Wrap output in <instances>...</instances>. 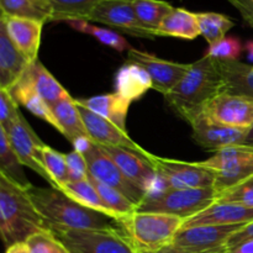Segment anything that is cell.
I'll list each match as a JSON object with an SVG mask.
<instances>
[{"label":"cell","mask_w":253,"mask_h":253,"mask_svg":"<svg viewBox=\"0 0 253 253\" xmlns=\"http://www.w3.org/2000/svg\"><path fill=\"white\" fill-rule=\"evenodd\" d=\"M27 193L49 229L109 230L119 226L115 220L83 207L57 188L32 187Z\"/></svg>","instance_id":"cell-1"},{"label":"cell","mask_w":253,"mask_h":253,"mask_svg":"<svg viewBox=\"0 0 253 253\" xmlns=\"http://www.w3.org/2000/svg\"><path fill=\"white\" fill-rule=\"evenodd\" d=\"M222 91L224 83L216 61L205 54L199 61L190 63L187 74L165 98L170 108L189 124Z\"/></svg>","instance_id":"cell-2"},{"label":"cell","mask_w":253,"mask_h":253,"mask_svg":"<svg viewBox=\"0 0 253 253\" xmlns=\"http://www.w3.org/2000/svg\"><path fill=\"white\" fill-rule=\"evenodd\" d=\"M46 227L27 190L0 174V234L5 246L26 241L30 235Z\"/></svg>","instance_id":"cell-3"},{"label":"cell","mask_w":253,"mask_h":253,"mask_svg":"<svg viewBox=\"0 0 253 253\" xmlns=\"http://www.w3.org/2000/svg\"><path fill=\"white\" fill-rule=\"evenodd\" d=\"M185 219L162 212L135 211L118 222L126 242L136 253H156L172 246Z\"/></svg>","instance_id":"cell-4"},{"label":"cell","mask_w":253,"mask_h":253,"mask_svg":"<svg viewBox=\"0 0 253 253\" xmlns=\"http://www.w3.org/2000/svg\"><path fill=\"white\" fill-rule=\"evenodd\" d=\"M215 188L200 189H170L165 188L148 194L136 211L162 212L188 220L216 202Z\"/></svg>","instance_id":"cell-5"},{"label":"cell","mask_w":253,"mask_h":253,"mask_svg":"<svg viewBox=\"0 0 253 253\" xmlns=\"http://www.w3.org/2000/svg\"><path fill=\"white\" fill-rule=\"evenodd\" d=\"M200 163L214 172V188L220 194L252 177L253 147L247 145L229 146Z\"/></svg>","instance_id":"cell-6"},{"label":"cell","mask_w":253,"mask_h":253,"mask_svg":"<svg viewBox=\"0 0 253 253\" xmlns=\"http://www.w3.org/2000/svg\"><path fill=\"white\" fill-rule=\"evenodd\" d=\"M148 162L155 168L163 189H200L215 184L214 172L200 162H183L155 155H151Z\"/></svg>","instance_id":"cell-7"},{"label":"cell","mask_w":253,"mask_h":253,"mask_svg":"<svg viewBox=\"0 0 253 253\" xmlns=\"http://www.w3.org/2000/svg\"><path fill=\"white\" fill-rule=\"evenodd\" d=\"M52 230L71 253H136L119 226L109 230Z\"/></svg>","instance_id":"cell-8"},{"label":"cell","mask_w":253,"mask_h":253,"mask_svg":"<svg viewBox=\"0 0 253 253\" xmlns=\"http://www.w3.org/2000/svg\"><path fill=\"white\" fill-rule=\"evenodd\" d=\"M79 151H82L84 157H85L89 174L95 178L96 180L119 190L136 205H140L147 197L145 192L136 187L121 172L120 168L115 165V162L111 158H109L95 142L90 141V142L85 143L83 147L79 148Z\"/></svg>","instance_id":"cell-9"},{"label":"cell","mask_w":253,"mask_h":253,"mask_svg":"<svg viewBox=\"0 0 253 253\" xmlns=\"http://www.w3.org/2000/svg\"><path fill=\"white\" fill-rule=\"evenodd\" d=\"M0 127H2V126H0ZM2 128L6 132L7 140H9L14 152L19 157L20 162L25 167H29L30 169L40 174V177H42L48 183L49 187L57 188L54 180L47 173L46 168L43 167L41 160H40V150L43 147L44 143L36 135V132L32 130L29 123L25 120L24 115L20 114V116L14 123Z\"/></svg>","instance_id":"cell-10"},{"label":"cell","mask_w":253,"mask_h":253,"mask_svg":"<svg viewBox=\"0 0 253 253\" xmlns=\"http://www.w3.org/2000/svg\"><path fill=\"white\" fill-rule=\"evenodd\" d=\"M242 225H199L182 227L173 247L187 253H212L226 246L230 237Z\"/></svg>","instance_id":"cell-11"},{"label":"cell","mask_w":253,"mask_h":253,"mask_svg":"<svg viewBox=\"0 0 253 253\" xmlns=\"http://www.w3.org/2000/svg\"><path fill=\"white\" fill-rule=\"evenodd\" d=\"M193 130V140L208 151L222 150L235 145H245L249 130L230 127L210 118L204 111L189 123Z\"/></svg>","instance_id":"cell-12"},{"label":"cell","mask_w":253,"mask_h":253,"mask_svg":"<svg viewBox=\"0 0 253 253\" xmlns=\"http://www.w3.org/2000/svg\"><path fill=\"white\" fill-rule=\"evenodd\" d=\"M127 62H133L145 68L152 79V89L163 94V96L167 95L182 81L190 68V64L166 61L155 54L136 48L127 51Z\"/></svg>","instance_id":"cell-13"},{"label":"cell","mask_w":253,"mask_h":253,"mask_svg":"<svg viewBox=\"0 0 253 253\" xmlns=\"http://www.w3.org/2000/svg\"><path fill=\"white\" fill-rule=\"evenodd\" d=\"M103 152L109 158L115 162V165L120 168L121 172L146 194H152L158 192L157 185L161 183L155 168L152 167L147 158L132 151L125 150L120 147H110V146H100ZM163 187V185H162Z\"/></svg>","instance_id":"cell-14"},{"label":"cell","mask_w":253,"mask_h":253,"mask_svg":"<svg viewBox=\"0 0 253 253\" xmlns=\"http://www.w3.org/2000/svg\"><path fill=\"white\" fill-rule=\"evenodd\" d=\"M86 21L108 25L136 37H155L138 21L131 0H104L96 5Z\"/></svg>","instance_id":"cell-15"},{"label":"cell","mask_w":253,"mask_h":253,"mask_svg":"<svg viewBox=\"0 0 253 253\" xmlns=\"http://www.w3.org/2000/svg\"><path fill=\"white\" fill-rule=\"evenodd\" d=\"M77 105H78L79 113H81L84 125L88 130L89 136H90L91 141L95 142L96 145L125 148V150L132 151V152L143 156L147 160L151 157L152 153L141 147L138 143H136L128 136V132L121 130L115 124L106 120L105 118L98 115V114L93 113L89 109L84 108L79 104H77Z\"/></svg>","instance_id":"cell-16"},{"label":"cell","mask_w":253,"mask_h":253,"mask_svg":"<svg viewBox=\"0 0 253 253\" xmlns=\"http://www.w3.org/2000/svg\"><path fill=\"white\" fill-rule=\"evenodd\" d=\"M204 113L230 127L250 130L253 126V100L245 96L219 94L205 106Z\"/></svg>","instance_id":"cell-17"},{"label":"cell","mask_w":253,"mask_h":253,"mask_svg":"<svg viewBox=\"0 0 253 253\" xmlns=\"http://www.w3.org/2000/svg\"><path fill=\"white\" fill-rule=\"evenodd\" d=\"M0 22L5 26L7 35L17 49L29 59L30 63L39 61V49L41 46L44 22L2 14Z\"/></svg>","instance_id":"cell-18"},{"label":"cell","mask_w":253,"mask_h":253,"mask_svg":"<svg viewBox=\"0 0 253 253\" xmlns=\"http://www.w3.org/2000/svg\"><path fill=\"white\" fill-rule=\"evenodd\" d=\"M253 221V209L236 203L215 202L185 220L183 227L199 225H245Z\"/></svg>","instance_id":"cell-19"},{"label":"cell","mask_w":253,"mask_h":253,"mask_svg":"<svg viewBox=\"0 0 253 253\" xmlns=\"http://www.w3.org/2000/svg\"><path fill=\"white\" fill-rule=\"evenodd\" d=\"M30 66L29 59L17 49L0 22V89L11 90Z\"/></svg>","instance_id":"cell-20"},{"label":"cell","mask_w":253,"mask_h":253,"mask_svg":"<svg viewBox=\"0 0 253 253\" xmlns=\"http://www.w3.org/2000/svg\"><path fill=\"white\" fill-rule=\"evenodd\" d=\"M52 110L61 127V133L74 146V150H79L90 142L91 138L84 125L76 99L72 98L71 94L59 100Z\"/></svg>","instance_id":"cell-21"},{"label":"cell","mask_w":253,"mask_h":253,"mask_svg":"<svg viewBox=\"0 0 253 253\" xmlns=\"http://www.w3.org/2000/svg\"><path fill=\"white\" fill-rule=\"evenodd\" d=\"M76 101L77 104L103 116L106 120L119 126L121 130L127 132L126 119H127L131 101L121 96L119 93L114 91V93L101 94V95L90 96V98L85 99H76Z\"/></svg>","instance_id":"cell-22"},{"label":"cell","mask_w":253,"mask_h":253,"mask_svg":"<svg viewBox=\"0 0 253 253\" xmlns=\"http://www.w3.org/2000/svg\"><path fill=\"white\" fill-rule=\"evenodd\" d=\"M152 89V79L145 68L133 62H126L115 76V91L131 103L142 98Z\"/></svg>","instance_id":"cell-23"},{"label":"cell","mask_w":253,"mask_h":253,"mask_svg":"<svg viewBox=\"0 0 253 253\" xmlns=\"http://www.w3.org/2000/svg\"><path fill=\"white\" fill-rule=\"evenodd\" d=\"M216 67L224 83L222 93L253 100V66L240 61H216Z\"/></svg>","instance_id":"cell-24"},{"label":"cell","mask_w":253,"mask_h":253,"mask_svg":"<svg viewBox=\"0 0 253 253\" xmlns=\"http://www.w3.org/2000/svg\"><path fill=\"white\" fill-rule=\"evenodd\" d=\"M15 100L19 103V105L25 106L29 111H31L35 116L40 118L41 120L46 121L47 124L56 128L58 132H61V127L58 125L56 116H54L53 110L47 105L46 101L40 96L36 89L32 85L31 81L27 77L26 72L21 77L16 85L10 90Z\"/></svg>","instance_id":"cell-25"},{"label":"cell","mask_w":253,"mask_h":253,"mask_svg":"<svg viewBox=\"0 0 253 253\" xmlns=\"http://www.w3.org/2000/svg\"><path fill=\"white\" fill-rule=\"evenodd\" d=\"M155 36H169L183 40H195L200 36L197 14L182 7H174L160 25Z\"/></svg>","instance_id":"cell-26"},{"label":"cell","mask_w":253,"mask_h":253,"mask_svg":"<svg viewBox=\"0 0 253 253\" xmlns=\"http://www.w3.org/2000/svg\"><path fill=\"white\" fill-rule=\"evenodd\" d=\"M26 74L40 96L51 109L69 94V91L52 76V73H49L40 59L27 68Z\"/></svg>","instance_id":"cell-27"},{"label":"cell","mask_w":253,"mask_h":253,"mask_svg":"<svg viewBox=\"0 0 253 253\" xmlns=\"http://www.w3.org/2000/svg\"><path fill=\"white\" fill-rule=\"evenodd\" d=\"M59 189L83 207L95 210V211L115 220L116 222H119L120 220V217L104 203L99 193L96 192L95 187L91 184L89 179L81 180V182H67Z\"/></svg>","instance_id":"cell-28"},{"label":"cell","mask_w":253,"mask_h":253,"mask_svg":"<svg viewBox=\"0 0 253 253\" xmlns=\"http://www.w3.org/2000/svg\"><path fill=\"white\" fill-rule=\"evenodd\" d=\"M24 167L25 166L20 162L19 157L10 145L6 132L4 128L0 127V174L5 175L22 189L29 190L34 185L27 179Z\"/></svg>","instance_id":"cell-29"},{"label":"cell","mask_w":253,"mask_h":253,"mask_svg":"<svg viewBox=\"0 0 253 253\" xmlns=\"http://www.w3.org/2000/svg\"><path fill=\"white\" fill-rule=\"evenodd\" d=\"M1 14L47 22L52 19L48 0H0Z\"/></svg>","instance_id":"cell-30"},{"label":"cell","mask_w":253,"mask_h":253,"mask_svg":"<svg viewBox=\"0 0 253 253\" xmlns=\"http://www.w3.org/2000/svg\"><path fill=\"white\" fill-rule=\"evenodd\" d=\"M131 1L138 21L153 36L165 17L174 9L169 2L163 0H131Z\"/></svg>","instance_id":"cell-31"},{"label":"cell","mask_w":253,"mask_h":253,"mask_svg":"<svg viewBox=\"0 0 253 253\" xmlns=\"http://www.w3.org/2000/svg\"><path fill=\"white\" fill-rule=\"evenodd\" d=\"M52 10L51 21H86L90 12L104 0H48Z\"/></svg>","instance_id":"cell-32"},{"label":"cell","mask_w":253,"mask_h":253,"mask_svg":"<svg viewBox=\"0 0 253 253\" xmlns=\"http://www.w3.org/2000/svg\"><path fill=\"white\" fill-rule=\"evenodd\" d=\"M200 35L207 40L209 46H212L220 40L226 37V34L235 26L230 17L219 12H195Z\"/></svg>","instance_id":"cell-33"},{"label":"cell","mask_w":253,"mask_h":253,"mask_svg":"<svg viewBox=\"0 0 253 253\" xmlns=\"http://www.w3.org/2000/svg\"><path fill=\"white\" fill-rule=\"evenodd\" d=\"M67 24L76 31L90 35L103 44L111 47L119 52L128 51V49L132 48L130 43L126 41L125 37H123L120 34L113 31V30L95 26V25L90 24L89 21H84V20H74V21H68Z\"/></svg>","instance_id":"cell-34"},{"label":"cell","mask_w":253,"mask_h":253,"mask_svg":"<svg viewBox=\"0 0 253 253\" xmlns=\"http://www.w3.org/2000/svg\"><path fill=\"white\" fill-rule=\"evenodd\" d=\"M88 179L90 180L91 184L95 187L96 192L99 193V195L101 197V199L104 200L106 205L120 217V220L123 219L126 215H130L132 212H135L137 210V205L133 204L131 200H128L123 193H120L119 190L114 189V188L109 187V185L103 184L101 182L96 180L95 178L91 177L89 174ZM119 220V221H120Z\"/></svg>","instance_id":"cell-35"},{"label":"cell","mask_w":253,"mask_h":253,"mask_svg":"<svg viewBox=\"0 0 253 253\" xmlns=\"http://www.w3.org/2000/svg\"><path fill=\"white\" fill-rule=\"evenodd\" d=\"M40 160H41L43 167L46 168L47 173L54 180L58 189L64 183L68 182V168H67L66 155L44 145L40 150Z\"/></svg>","instance_id":"cell-36"},{"label":"cell","mask_w":253,"mask_h":253,"mask_svg":"<svg viewBox=\"0 0 253 253\" xmlns=\"http://www.w3.org/2000/svg\"><path fill=\"white\" fill-rule=\"evenodd\" d=\"M31 253H71L68 247L49 227L30 235L25 241Z\"/></svg>","instance_id":"cell-37"},{"label":"cell","mask_w":253,"mask_h":253,"mask_svg":"<svg viewBox=\"0 0 253 253\" xmlns=\"http://www.w3.org/2000/svg\"><path fill=\"white\" fill-rule=\"evenodd\" d=\"M242 53V43L236 37H224L212 46H209L207 56L216 61H239Z\"/></svg>","instance_id":"cell-38"},{"label":"cell","mask_w":253,"mask_h":253,"mask_svg":"<svg viewBox=\"0 0 253 253\" xmlns=\"http://www.w3.org/2000/svg\"><path fill=\"white\" fill-rule=\"evenodd\" d=\"M216 202L236 203L253 209V175L241 184L217 194Z\"/></svg>","instance_id":"cell-39"},{"label":"cell","mask_w":253,"mask_h":253,"mask_svg":"<svg viewBox=\"0 0 253 253\" xmlns=\"http://www.w3.org/2000/svg\"><path fill=\"white\" fill-rule=\"evenodd\" d=\"M66 161L68 168V182H81L88 179V166L82 151L74 150L67 153Z\"/></svg>","instance_id":"cell-40"},{"label":"cell","mask_w":253,"mask_h":253,"mask_svg":"<svg viewBox=\"0 0 253 253\" xmlns=\"http://www.w3.org/2000/svg\"><path fill=\"white\" fill-rule=\"evenodd\" d=\"M19 103L9 90L0 89V126L6 127L20 116Z\"/></svg>","instance_id":"cell-41"},{"label":"cell","mask_w":253,"mask_h":253,"mask_svg":"<svg viewBox=\"0 0 253 253\" xmlns=\"http://www.w3.org/2000/svg\"><path fill=\"white\" fill-rule=\"evenodd\" d=\"M253 240V221L245 224L232 235L227 241L226 246L225 247H234L240 244H244L246 241H251Z\"/></svg>","instance_id":"cell-42"},{"label":"cell","mask_w":253,"mask_h":253,"mask_svg":"<svg viewBox=\"0 0 253 253\" xmlns=\"http://www.w3.org/2000/svg\"><path fill=\"white\" fill-rule=\"evenodd\" d=\"M242 16L247 25L253 29V2L251 0H227Z\"/></svg>","instance_id":"cell-43"},{"label":"cell","mask_w":253,"mask_h":253,"mask_svg":"<svg viewBox=\"0 0 253 253\" xmlns=\"http://www.w3.org/2000/svg\"><path fill=\"white\" fill-rule=\"evenodd\" d=\"M212 253H253V240L240 244L234 247H224L216 252Z\"/></svg>","instance_id":"cell-44"},{"label":"cell","mask_w":253,"mask_h":253,"mask_svg":"<svg viewBox=\"0 0 253 253\" xmlns=\"http://www.w3.org/2000/svg\"><path fill=\"white\" fill-rule=\"evenodd\" d=\"M5 253H31L30 252L29 246L25 241L16 242V244L11 245V246L6 247V252Z\"/></svg>","instance_id":"cell-45"},{"label":"cell","mask_w":253,"mask_h":253,"mask_svg":"<svg viewBox=\"0 0 253 253\" xmlns=\"http://www.w3.org/2000/svg\"><path fill=\"white\" fill-rule=\"evenodd\" d=\"M246 51H247V56L249 58L253 61V41H249L246 43Z\"/></svg>","instance_id":"cell-46"},{"label":"cell","mask_w":253,"mask_h":253,"mask_svg":"<svg viewBox=\"0 0 253 253\" xmlns=\"http://www.w3.org/2000/svg\"><path fill=\"white\" fill-rule=\"evenodd\" d=\"M156 253H187V252H183V251H180V250L175 249V247L169 246V247H167V249L162 250V251H160V252H156Z\"/></svg>","instance_id":"cell-47"},{"label":"cell","mask_w":253,"mask_h":253,"mask_svg":"<svg viewBox=\"0 0 253 253\" xmlns=\"http://www.w3.org/2000/svg\"><path fill=\"white\" fill-rule=\"evenodd\" d=\"M245 145L252 146L253 147V126L249 130V135H247L246 141H245Z\"/></svg>","instance_id":"cell-48"},{"label":"cell","mask_w":253,"mask_h":253,"mask_svg":"<svg viewBox=\"0 0 253 253\" xmlns=\"http://www.w3.org/2000/svg\"><path fill=\"white\" fill-rule=\"evenodd\" d=\"M251 1H252V2H253V0H251Z\"/></svg>","instance_id":"cell-49"}]
</instances>
